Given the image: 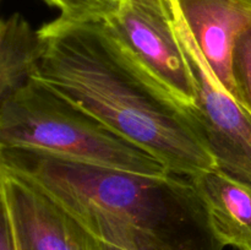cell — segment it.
<instances>
[{"label": "cell", "instance_id": "obj_1", "mask_svg": "<svg viewBox=\"0 0 251 250\" xmlns=\"http://www.w3.org/2000/svg\"><path fill=\"white\" fill-rule=\"evenodd\" d=\"M33 77L158 159L169 173L199 175L215 158L185 107L127 50L103 20L56 17Z\"/></svg>", "mask_w": 251, "mask_h": 250}, {"label": "cell", "instance_id": "obj_2", "mask_svg": "<svg viewBox=\"0 0 251 250\" xmlns=\"http://www.w3.org/2000/svg\"><path fill=\"white\" fill-rule=\"evenodd\" d=\"M0 169L46 191L100 242L125 250H223L190 178L0 149Z\"/></svg>", "mask_w": 251, "mask_h": 250}, {"label": "cell", "instance_id": "obj_3", "mask_svg": "<svg viewBox=\"0 0 251 250\" xmlns=\"http://www.w3.org/2000/svg\"><path fill=\"white\" fill-rule=\"evenodd\" d=\"M0 149L36 150L135 173H168L151 153L36 78L0 100Z\"/></svg>", "mask_w": 251, "mask_h": 250}, {"label": "cell", "instance_id": "obj_4", "mask_svg": "<svg viewBox=\"0 0 251 250\" xmlns=\"http://www.w3.org/2000/svg\"><path fill=\"white\" fill-rule=\"evenodd\" d=\"M172 22L190 68L195 102L185 107L210 149L216 167L251 183V115L218 81L201 54L176 0Z\"/></svg>", "mask_w": 251, "mask_h": 250}, {"label": "cell", "instance_id": "obj_5", "mask_svg": "<svg viewBox=\"0 0 251 250\" xmlns=\"http://www.w3.org/2000/svg\"><path fill=\"white\" fill-rule=\"evenodd\" d=\"M103 21L183 107L194 104L193 76L172 16L139 2L122 0L117 11Z\"/></svg>", "mask_w": 251, "mask_h": 250}, {"label": "cell", "instance_id": "obj_6", "mask_svg": "<svg viewBox=\"0 0 251 250\" xmlns=\"http://www.w3.org/2000/svg\"><path fill=\"white\" fill-rule=\"evenodd\" d=\"M0 200L20 250H102L100 240L46 191L4 169Z\"/></svg>", "mask_w": 251, "mask_h": 250}, {"label": "cell", "instance_id": "obj_7", "mask_svg": "<svg viewBox=\"0 0 251 250\" xmlns=\"http://www.w3.org/2000/svg\"><path fill=\"white\" fill-rule=\"evenodd\" d=\"M211 70L237 98L232 55L239 34L251 25V10L233 0H176Z\"/></svg>", "mask_w": 251, "mask_h": 250}, {"label": "cell", "instance_id": "obj_8", "mask_svg": "<svg viewBox=\"0 0 251 250\" xmlns=\"http://www.w3.org/2000/svg\"><path fill=\"white\" fill-rule=\"evenodd\" d=\"M225 247L251 250V183L213 167L190 178Z\"/></svg>", "mask_w": 251, "mask_h": 250}, {"label": "cell", "instance_id": "obj_9", "mask_svg": "<svg viewBox=\"0 0 251 250\" xmlns=\"http://www.w3.org/2000/svg\"><path fill=\"white\" fill-rule=\"evenodd\" d=\"M46 50L38 29L20 14L0 24V100L11 97L33 77Z\"/></svg>", "mask_w": 251, "mask_h": 250}, {"label": "cell", "instance_id": "obj_10", "mask_svg": "<svg viewBox=\"0 0 251 250\" xmlns=\"http://www.w3.org/2000/svg\"><path fill=\"white\" fill-rule=\"evenodd\" d=\"M237 100L251 115V25L237 38L232 55Z\"/></svg>", "mask_w": 251, "mask_h": 250}, {"label": "cell", "instance_id": "obj_11", "mask_svg": "<svg viewBox=\"0 0 251 250\" xmlns=\"http://www.w3.org/2000/svg\"><path fill=\"white\" fill-rule=\"evenodd\" d=\"M122 0H51L60 10V17L73 21L104 20L115 12Z\"/></svg>", "mask_w": 251, "mask_h": 250}, {"label": "cell", "instance_id": "obj_12", "mask_svg": "<svg viewBox=\"0 0 251 250\" xmlns=\"http://www.w3.org/2000/svg\"><path fill=\"white\" fill-rule=\"evenodd\" d=\"M0 250H20L7 213L2 208L0 223Z\"/></svg>", "mask_w": 251, "mask_h": 250}, {"label": "cell", "instance_id": "obj_13", "mask_svg": "<svg viewBox=\"0 0 251 250\" xmlns=\"http://www.w3.org/2000/svg\"><path fill=\"white\" fill-rule=\"evenodd\" d=\"M130 1L139 2V4L145 5L147 7L156 10V11L162 12L167 16H172V10L169 0H130Z\"/></svg>", "mask_w": 251, "mask_h": 250}, {"label": "cell", "instance_id": "obj_14", "mask_svg": "<svg viewBox=\"0 0 251 250\" xmlns=\"http://www.w3.org/2000/svg\"><path fill=\"white\" fill-rule=\"evenodd\" d=\"M100 243V248H102V250H125V249H122V248H118V247H114V245H110V244H105V243Z\"/></svg>", "mask_w": 251, "mask_h": 250}, {"label": "cell", "instance_id": "obj_15", "mask_svg": "<svg viewBox=\"0 0 251 250\" xmlns=\"http://www.w3.org/2000/svg\"><path fill=\"white\" fill-rule=\"evenodd\" d=\"M233 1L238 2V4L243 5V6H245L247 9L251 10V0H233Z\"/></svg>", "mask_w": 251, "mask_h": 250}, {"label": "cell", "instance_id": "obj_16", "mask_svg": "<svg viewBox=\"0 0 251 250\" xmlns=\"http://www.w3.org/2000/svg\"><path fill=\"white\" fill-rule=\"evenodd\" d=\"M46 1L48 2V4H50V1H51V0H46Z\"/></svg>", "mask_w": 251, "mask_h": 250}]
</instances>
